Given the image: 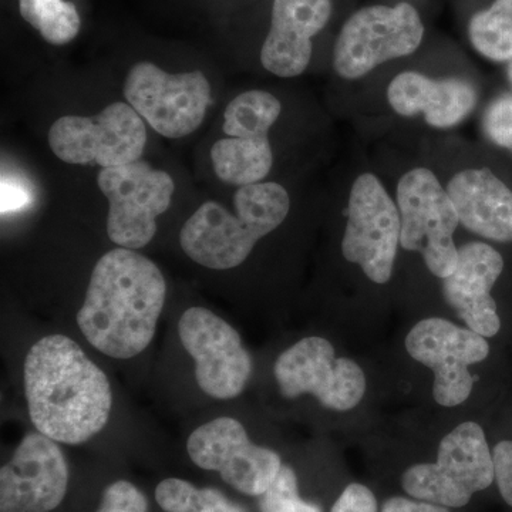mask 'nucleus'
<instances>
[{
	"mask_svg": "<svg viewBox=\"0 0 512 512\" xmlns=\"http://www.w3.org/2000/svg\"><path fill=\"white\" fill-rule=\"evenodd\" d=\"M25 392L37 431L57 443L82 444L109 421V379L67 336H46L30 348Z\"/></svg>",
	"mask_w": 512,
	"mask_h": 512,
	"instance_id": "nucleus-1",
	"label": "nucleus"
},
{
	"mask_svg": "<svg viewBox=\"0 0 512 512\" xmlns=\"http://www.w3.org/2000/svg\"><path fill=\"white\" fill-rule=\"evenodd\" d=\"M164 276L134 249L117 248L94 266L77 325L90 345L114 359L148 348L163 312Z\"/></svg>",
	"mask_w": 512,
	"mask_h": 512,
	"instance_id": "nucleus-2",
	"label": "nucleus"
},
{
	"mask_svg": "<svg viewBox=\"0 0 512 512\" xmlns=\"http://www.w3.org/2000/svg\"><path fill=\"white\" fill-rule=\"evenodd\" d=\"M234 205L235 215L218 202L207 201L191 215L180 232L185 255L215 271L237 268L259 239L281 227L291 210L288 192L276 183L239 187Z\"/></svg>",
	"mask_w": 512,
	"mask_h": 512,
	"instance_id": "nucleus-3",
	"label": "nucleus"
},
{
	"mask_svg": "<svg viewBox=\"0 0 512 512\" xmlns=\"http://www.w3.org/2000/svg\"><path fill=\"white\" fill-rule=\"evenodd\" d=\"M494 481L493 451L483 427L474 421L458 424L441 440L436 463L417 464L402 477L407 494L446 508L466 507Z\"/></svg>",
	"mask_w": 512,
	"mask_h": 512,
	"instance_id": "nucleus-4",
	"label": "nucleus"
},
{
	"mask_svg": "<svg viewBox=\"0 0 512 512\" xmlns=\"http://www.w3.org/2000/svg\"><path fill=\"white\" fill-rule=\"evenodd\" d=\"M397 207L402 221L400 245L419 252L431 274L447 278L458 261L454 232L460 224L456 207L436 175L414 168L397 185Z\"/></svg>",
	"mask_w": 512,
	"mask_h": 512,
	"instance_id": "nucleus-5",
	"label": "nucleus"
},
{
	"mask_svg": "<svg viewBox=\"0 0 512 512\" xmlns=\"http://www.w3.org/2000/svg\"><path fill=\"white\" fill-rule=\"evenodd\" d=\"M146 143V124L123 101L111 103L94 117H60L49 131L50 148L67 164L121 167L140 160Z\"/></svg>",
	"mask_w": 512,
	"mask_h": 512,
	"instance_id": "nucleus-6",
	"label": "nucleus"
},
{
	"mask_svg": "<svg viewBox=\"0 0 512 512\" xmlns=\"http://www.w3.org/2000/svg\"><path fill=\"white\" fill-rule=\"evenodd\" d=\"M97 185L109 201L107 235L121 248L140 249L157 232V218L170 208L175 185L163 170L146 161L103 168Z\"/></svg>",
	"mask_w": 512,
	"mask_h": 512,
	"instance_id": "nucleus-7",
	"label": "nucleus"
},
{
	"mask_svg": "<svg viewBox=\"0 0 512 512\" xmlns=\"http://www.w3.org/2000/svg\"><path fill=\"white\" fill-rule=\"evenodd\" d=\"M424 26L409 3L369 6L357 10L340 30L333 50V66L345 79H359L389 60L419 49Z\"/></svg>",
	"mask_w": 512,
	"mask_h": 512,
	"instance_id": "nucleus-8",
	"label": "nucleus"
},
{
	"mask_svg": "<svg viewBox=\"0 0 512 512\" xmlns=\"http://www.w3.org/2000/svg\"><path fill=\"white\" fill-rule=\"evenodd\" d=\"M281 111V101L262 90L239 94L228 104L222 127L228 137L211 148L212 167L222 183L244 187L269 174L274 156L268 134Z\"/></svg>",
	"mask_w": 512,
	"mask_h": 512,
	"instance_id": "nucleus-9",
	"label": "nucleus"
},
{
	"mask_svg": "<svg viewBox=\"0 0 512 512\" xmlns=\"http://www.w3.org/2000/svg\"><path fill=\"white\" fill-rule=\"evenodd\" d=\"M124 96L158 134L181 138L201 126L211 104V86L201 72L170 74L156 64L131 67Z\"/></svg>",
	"mask_w": 512,
	"mask_h": 512,
	"instance_id": "nucleus-10",
	"label": "nucleus"
},
{
	"mask_svg": "<svg viewBox=\"0 0 512 512\" xmlns=\"http://www.w3.org/2000/svg\"><path fill=\"white\" fill-rule=\"evenodd\" d=\"M275 379L286 399L312 394L322 406L348 412L362 402L366 376L348 357H336L329 340L306 338L285 350L275 363Z\"/></svg>",
	"mask_w": 512,
	"mask_h": 512,
	"instance_id": "nucleus-11",
	"label": "nucleus"
},
{
	"mask_svg": "<svg viewBox=\"0 0 512 512\" xmlns=\"http://www.w3.org/2000/svg\"><path fill=\"white\" fill-rule=\"evenodd\" d=\"M402 235L399 207L373 174H362L349 197V217L342 241L343 256L359 265L375 284L392 278Z\"/></svg>",
	"mask_w": 512,
	"mask_h": 512,
	"instance_id": "nucleus-12",
	"label": "nucleus"
},
{
	"mask_svg": "<svg viewBox=\"0 0 512 512\" xmlns=\"http://www.w3.org/2000/svg\"><path fill=\"white\" fill-rule=\"evenodd\" d=\"M406 349L416 362L433 370L434 400L444 407L466 402L474 387L468 367L490 355L487 338L441 318L416 323L407 335Z\"/></svg>",
	"mask_w": 512,
	"mask_h": 512,
	"instance_id": "nucleus-13",
	"label": "nucleus"
},
{
	"mask_svg": "<svg viewBox=\"0 0 512 512\" xmlns=\"http://www.w3.org/2000/svg\"><path fill=\"white\" fill-rule=\"evenodd\" d=\"M184 349L195 362V379L205 394L218 400L244 392L252 359L241 336L229 323L205 308L187 309L178 322Z\"/></svg>",
	"mask_w": 512,
	"mask_h": 512,
	"instance_id": "nucleus-14",
	"label": "nucleus"
},
{
	"mask_svg": "<svg viewBox=\"0 0 512 512\" xmlns=\"http://www.w3.org/2000/svg\"><path fill=\"white\" fill-rule=\"evenodd\" d=\"M187 451L195 466L217 471L225 483L252 497H261L284 466L275 451L252 443L244 426L231 417L198 427Z\"/></svg>",
	"mask_w": 512,
	"mask_h": 512,
	"instance_id": "nucleus-15",
	"label": "nucleus"
},
{
	"mask_svg": "<svg viewBox=\"0 0 512 512\" xmlns=\"http://www.w3.org/2000/svg\"><path fill=\"white\" fill-rule=\"evenodd\" d=\"M57 441L30 433L0 470V512H50L69 485V468Z\"/></svg>",
	"mask_w": 512,
	"mask_h": 512,
	"instance_id": "nucleus-16",
	"label": "nucleus"
},
{
	"mask_svg": "<svg viewBox=\"0 0 512 512\" xmlns=\"http://www.w3.org/2000/svg\"><path fill=\"white\" fill-rule=\"evenodd\" d=\"M500 252L484 242H470L458 249L453 274L443 279V293L448 305L466 322L467 328L484 338H493L501 329L491 291L503 274Z\"/></svg>",
	"mask_w": 512,
	"mask_h": 512,
	"instance_id": "nucleus-17",
	"label": "nucleus"
},
{
	"mask_svg": "<svg viewBox=\"0 0 512 512\" xmlns=\"http://www.w3.org/2000/svg\"><path fill=\"white\" fill-rule=\"evenodd\" d=\"M330 0H274L271 28L261 50V62L275 76L296 77L312 57V39L328 25Z\"/></svg>",
	"mask_w": 512,
	"mask_h": 512,
	"instance_id": "nucleus-18",
	"label": "nucleus"
},
{
	"mask_svg": "<svg viewBox=\"0 0 512 512\" xmlns=\"http://www.w3.org/2000/svg\"><path fill=\"white\" fill-rule=\"evenodd\" d=\"M447 192L464 228L491 241L512 242V191L490 170L461 171Z\"/></svg>",
	"mask_w": 512,
	"mask_h": 512,
	"instance_id": "nucleus-19",
	"label": "nucleus"
},
{
	"mask_svg": "<svg viewBox=\"0 0 512 512\" xmlns=\"http://www.w3.org/2000/svg\"><path fill=\"white\" fill-rule=\"evenodd\" d=\"M390 106L402 116L423 114L430 126L448 128L466 119L477 94L464 80H433L416 72L394 77L387 90Z\"/></svg>",
	"mask_w": 512,
	"mask_h": 512,
	"instance_id": "nucleus-20",
	"label": "nucleus"
},
{
	"mask_svg": "<svg viewBox=\"0 0 512 512\" xmlns=\"http://www.w3.org/2000/svg\"><path fill=\"white\" fill-rule=\"evenodd\" d=\"M468 35L474 49L487 59L512 60V0H495L493 6L476 13Z\"/></svg>",
	"mask_w": 512,
	"mask_h": 512,
	"instance_id": "nucleus-21",
	"label": "nucleus"
},
{
	"mask_svg": "<svg viewBox=\"0 0 512 512\" xmlns=\"http://www.w3.org/2000/svg\"><path fill=\"white\" fill-rule=\"evenodd\" d=\"M22 18L52 45H66L79 35L80 16L73 3L64 0H19Z\"/></svg>",
	"mask_w": 512,
	"mask_h": 512,
	"instance_id": "nucleus-22",
	"label": "nucleus"
},
{
	"mask_svg": "<svg viewBox=\"0 0 512 512\" xmlns=\"http://www.w3.org/2000/svg\"><path fill=\"white\" fill-rule=\"evenodd\" d=\"M165 512H247L214 488H197L180 478L161 481L156 490Z\"/></svg>",
	"mask_w": 512,
	"mask_h": 512,
	"instance_id": "nucleus-23",
	"label": "nucleus"
},
{
	"mask_svg": "<svg viewBox=\"0 0 512 512\" xmlns=\"http://www.w3.org/2000/svg\"><path fill=\"white\" fill-rule=\"evenodd\" d=\"M261 512H322L318 505L302 500L292 467L282 466L271 487L261 495Z\"/></svg>",
	"mask_w": 512,
	"mask_h": 512,
	"instance_id": "nucleus-24",
	"label": "nucleus"
},
{
	"mask_svg": "<svg viewBox=\"0 0 512 512\" xmlns=\"http://www.w3.org/2000/svg\"><path fill=\"white\" fill-rule=\"evenodd\" d=\"M97 512H148L147 498L128 481H116L104 490Z\"/></svg>",
	"mask_w": 512,
	"mask_h": 512,
	"instance_id": "nucleus-25",
	"label": "nucleus"
},
{
	"mask_svg": "<svg viewBox=\"0 0 512 512\" xmlns=\"http://www.w3.org/2000/svg\"><path fill=\"white\" fill-rule=\"evenodd\" d=\"M484 130L497 146L512 151V96H503L488 107Z\"/></svg>",
	"mask_w": 512,
	"mask_h": 512,
	"instance_id": "nucleus-26",
	"label": "nucleus"
},
{
	"mask_svg": "<svg viewBox=\"0 0 512 512\" xmlns=\"http://www.w3.org/2000/svg\"><path fill=\"white\" fill-rule=\"evenodd\" d=\"M495 483L501 497L512 507V441H500L493 450Z\"/></svg>",
	"mask_w": 512,
	"mask_h": 512,
	"instance_id": "nucleus-27",
	"label": "nucleus"
},
{
	"mask_svg": "<svg viewBox=\"0 0 512 512\" xmlns=\"http://www.w3.org/2000/svg\"><path fill=\"white\" fill-rule=\"evenodd\" d=\"M330 512H377L375 494L365 485L350 484L340 494Z\"/></svg>",
	"mask_w": 512,
	"mask_h": 512,
	"instance_id": "nucleus-28",
	"label": "nucleus"
},
{
	"mask_svg": "<svg viewBox=\"0 0 512 512\" xmlns=\"http://www.w3.org/2000/svg\"><path fill=\"white\" fill-rule=\"evenodd\" d=\"M382 512H450V510L441 505L427 503V501L393 497L384 503Z\"/></svg>",
	"mask_w": 512,
	"mask_h": 512,
	"instance_id": "nucleus-29",
	"label": "nucleus"
},
{
	"mask_svg": "<svg viewBox=\"0 0 512 512\" xmlns=\"http://www.w3.org/2000/svg\"><path fill=\"white\" fill-rule=\"evenodd\" d=\"M29 201V195L16 181H2V212L15 211Z\"/></svg>",
	"mask_w": 512,
	"mask_h": 512,
	"instance_id": "nucleus-30",
	"label": "nucleus"
},
{
	"mask_svg": "<svg viewBox=\"0 0 512 512\" xmlns=\"http://www.w3.org/2000/svg\"><path fill=\"white\" fill-rule=\"evenodd\" d=\"M508 74H510V79L512 82V60H511V64H510V69H508Z\"/></svg>",
	"mask_w": 512,
	"mask_h": 512,
	"instance_id": "nucleus-31",
	"label": "nucleus"
}]
</instances>
